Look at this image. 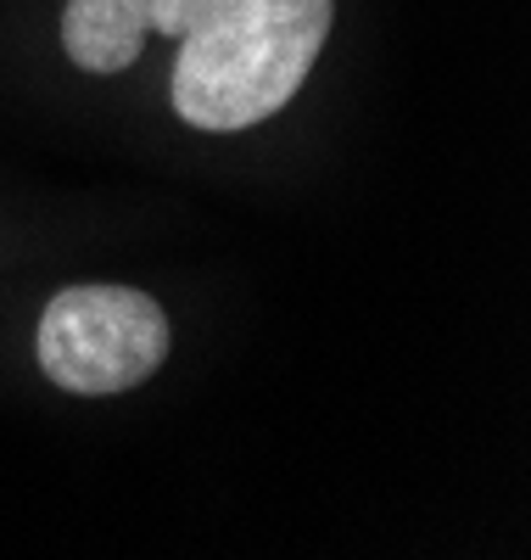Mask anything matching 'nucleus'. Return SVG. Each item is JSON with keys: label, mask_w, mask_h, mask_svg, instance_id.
<instances>
[{"label": "nucleus", "mask_w": 531, "mask_h": 560, "mask_svg": "<svg viewBox=\"0 0 531 560\" xmlns=\"http://www.w3.org/2000/svg\"><path fill=\"white\" fill-rule=\"evenodd\" d=\"M202 0H68L62 51L84 73H123L152 34L179 39Z\"/></svg>", "instance_id": "3"}, {"label": "nucleus", "mask_w": 531, "mask_h": 560, "mask_svg": "<svg viewBox=\"0 0 531 560\" xmlns=\"http://www.w3.org/2000/svg\"><path fill=\"white\" fill-rule=\"evenodd\" d=\"M168 359V314L134 287H68L39 319V370L62 393L113 398Z\"/></svg>", "instance_id": "2"}, {"label": "nucleus", "mask_w": 531, "mask_h": 560, "mask_svg": "<svg viewBox=\"0 0 531 560\" xmlns=\"http://www.w3.org/2000/svg\"><path fill=\"white\" fill-rule=\"evenodd\" d=\"M335 0H202L179 34L174 113L235 135L274 118L314 73Z\"/></svg>", "instance_id": "1"}]
</instances>
